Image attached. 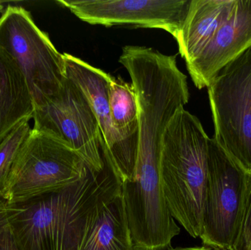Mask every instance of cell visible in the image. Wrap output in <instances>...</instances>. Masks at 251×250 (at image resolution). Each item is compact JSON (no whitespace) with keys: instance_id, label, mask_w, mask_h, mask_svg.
Returning a JSON list of instances; mask_svg holds the SVG:
<instances>
[{"instance_id":"1","label":"cell","mask_w":251,"mask_h":250,"mask_svg":"<svg viewBox=\"0 0 251 250\" xmlns=\"http://www.w3.org/2000/svg\"><path fill=\"white\" fill-rule=\"evenodd\" d=\"M104 157L76 182L24 202H2L20 250H80L100 211L122 194L116 167Z\"/></svg>"},{"instance_id":"2","label":"cell","mask_w":251,"mask_h":250,"mask_svg":"<svg viewBox=\"0 0 251 250\" xmlns=\"http://www.w3.org/2000/svg\"><path fill=\"white\" fill-rule=\"evenodd\" d=\"M210 138L196 116L181 108L162 138L160 173L168 209L193 238L203 224Z\"/></svg>"},{"instance_id":"3","label":"cell","mask_w":251,"mask_h":250,"mask_svg":"<svg viewBox=\"0 0 251 250\" xmlns=\"http://www.w3.org/2000/svg\"><path fill=\"white\" fill-rule=\"evenodd\" d=\"M88 170L83 159L64 141L32 128L13 162L1 201L24 202L61 189Z\"/></svg>"},{"instance_id":"4","label":"cell","mask_w":251,"mask_h":250,"mask_svg":"<svg viewBox=\"0 0 251 250\" xmlns=\"http://www.w3.org/2000/svg\"><path fill=\"white\" fill-rule=\"evenodd\" d=\"M0 48L17 63L25 76L35 107L58 93L66 80L64 56L30 12L7 5L0 16Z\"/></svg>"},{"instance_id":"5","label":"cell","mask_w":251,"mask_h":250,"mask_svg":"<svg viewBox=\"0 0 251 250\" xmlns=\"http://www.w3.org/2000/svg\"><path fill=\"white\" fill-rule=\"evenodd\" d=\"M218 145L251 175V47L207 87Z\"/></svg>"},{"instance_id":"6","label":"cell","mask_w":251,"mask_h":250,"mask_svg":"<svg viewBox=\"0 0 251 250\" xmlns=\"http://www.w3.org/2000/svg\"><path fill=\"white\" fill-rule=\"evenodd\" d=\"M249 174L209 139L208 174L200 239L203 245L233 250L241 230Z\"/></svg>"},{"instance_id":"7","label":"cell","mask_w":251,"mask_h":250,"mask_svg":"<svg viewBox=\"0 0 251 250\" xmlns=\"http://www.w3.org/2000/svg\"><path fill=\"white\" fill-rule=\"evenodd\" d=\"M33 129L48 132L64 141L100 172L104 167L102 138L97 117L82 91L66 78L58 93L35 107Z\"/></svg>"},{"instance_id":"8","label":"cell","mask_w":251,"mask_h":250,"mask_svg":"<svg viewBox=\"0 0 251 250\" xmlns=\"http://www.w3.org/2000/svg\"><path fill=\"white\" fill-rule=\"evenodd\" d=\"M80 20L92 25H133L163 29L176 38L191 0H58Z\"/></svg>"},{"instance_id":"9","label":"cell","mask_w":251,"mask_h":250,"mask_svg":"<svg viewBox=\"0 0 251 250\" xmlns=\"http://www.w3.org/2000/svg\"><path fill=\"white\" fill-rule=\"evenodd\" d=\"M66 76L84 94L97 117L102 138V154L116 167L122 183L132 179L137 154L115 129L108 97L109 73L64 53Z\"/></svg>"},{"instance_id":"10","label":"cell","mask_w":251,"mask_h":250,"mask_svg":"<svg viewBox=\"0 0 251 250\" xmlns=\"http://www.w3.org/2000/svg\"><path fill=\"white\" fill-rule=\"evenodd\" d=\"M251 47V0H236L228 19L209 44L186 63L195 86L207 88L225 66Z\"/></svg>"},{"instance_id":"11","label":"cell","mask_w":251,"mask_h":250,"mask_svg":"<svg viewBox=\"0 0 251 250\" xmlns=\"http://www.w3.org/2000/svg\"><path fill=\"white\" fill-rule=\"evenodd\" d=\"M236 0H191L187 16L175 38L179 54L190 63L227 20Z\"/></svg>"},{"instance_id":"12","label":"cell","mask_w":251,"mask_h":250,"mask_svg":"<svg viewBox=\"0 0 251 250\" xmlns=\"http://www.w3.org/2000/svg\"><path fill=\"white\" fill-rule=\"evenodd\" d=\"M35 105L22 70L0 48V142L24 120L32 118Z\"/></svg>"},{"instance_id":"13","label":"cell","mask_w":251,"mask_h":250,"mask_svg":"<svg viewBox=\"0 0 251 250\" xmlns=\"http://www.w3.org/2000/svg\"><path fill=\"white\" fill-rule=\"evenodd\" d=\"M80 250H136L122 194L100 211Z\"/></svg>"},{"instance_id":"14","label":"cell","mask_w":251,"mask_h":250,"mask_svg":"<svg viewBox=\"0 0 251 250\" xmlns=\"http://www.w3.org/2000/svg\"><path fill=\"white\" fill-rule=\"evenodd\" d=\"M108 97L115 129L130 148L137 154L138 107L131 84L109 74Z\"/></svg>"},{"instance_id":"15","label":"cell","mask_w":251,"mask_h":250,"mask_svg":"<svg viewBox=\"0 0 251 250\" xmlns=\"http://www.w3.org/2000/svg\"><path fill=\"white\" fill-rule=\"evenodd\" d=\"M31 119L24 120L0 142V201L18 152L32 130Z\"/></svg>"},{"instance_id":"16","label":"cell","mask_w":251,"mask_h":250,"mask_svg":"<svg viewBox=\"0 0 251 250\" xmlns=\"http://www.w3.org/2000/svg\"><path fill=\"white\" fill-rule=\"evenodd\" d=\"M251 239V175L249 174L246 192V205L241 230L237 245L233 250H243Z\"/></svg>"},{"instance_id":"17","label":"cell","mask_w":251,"mask_h":250,"mask_svg":"<svg viewBox=\"0 0 251 250\" xmlns=\"http://www.w3.org/2000/svg\"><path fill=\"white\" fill-rule=\"evenodd\" d=\"M0 250H20L1 201H0Z\"/></svg>"},{"instance_id":"18","label":"cell","mask_w":251,"mask_h":250,"mask_svg":"<svg viewBox=\"0 0 251 250\" xmlns=\"http://www.w3.org/2000/svg\"><path fill=\"white\" fill-rule=\"evenodd\" d=\"M168 250H226L219 249V248H212V247L203 245L201 247H191V248H170Z\"/></svg>"},{"instance_id":"19","label":"cell","mask_w":251,"mask_h":250,"mask_svg":"<svg viewBox=\"0 0 251 250\" xmlns=\"http://www.w3.org/2000/svg\"><path fill=\"white\" fill-rule=\"evenodd\" d=\"M243 250H251V239L246 244V246L244 247Z\"/></svg>"},{"instance_id":"20","label":"cell","mask_w":251,"mask_h":250,"mask_svg":"<svg viewBox=\"0 0 251 250\" xmlns=\"http://www.w3.org/2000/svg\"><path fill=\"white\" fill-rule=\"evenodd\" d=\"M4 10V1H0V13Z\"/></svg>"}]
</instances>
